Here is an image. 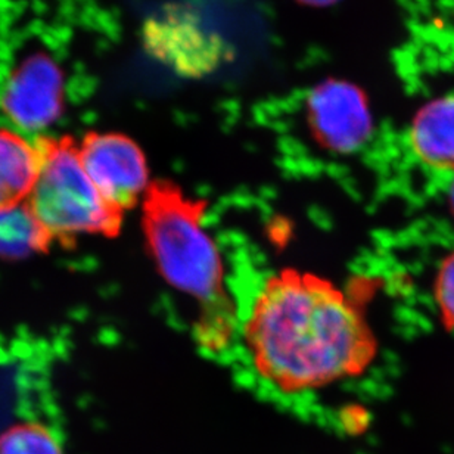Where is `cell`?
Here are the masks:
<instances>
[{"label": "cell", "instance_id": "cell-4", "mask_svg": "<svg viewBox=\"0 0 454 454\" xmlns=\"http://www.w3.org/2000/svg\"><path fill=\"white\" fill-rule=\"evenodd\" d=\"M66 102V75L48 52L35 51L18 59L0 86V111L11 127L43 133L59 120Z\"/></svg>", "mask_w": 454, "mask_h": 454}, {"label": "cell", "instance_id": "cell-6", "mask_svg": "<svg viewBox=\"0 0 454 454\" xmlns=\"http://www.w3.org/2000/svg\"><path fill=\"white\" fill-rule=\"evenodd\" d=\"M309 124L325 149L351 153L366 144L372 117L364 93L345 82H328L311 93Z\"/></svg>", "mask_w": 454, "mask_h": 454}, {"label": "cell", "instance_id": "cell-11", "mask_svg": "<svg viewBox=\"0 0 454 454\" xmlns=\"http://www.w3.org/2000/svg\"><path fill=\"white\" fill-rule=\"evenodd\" d=\"M435 298L442 322L447 328L454 329V253L447 255L440 266L435 280Z\"/></svg>", "mask_w": 454, "mask_h": 454}, {"label": "cell", "instance_id": "cell-8", "mask_svg": "<svg viewBox=\"0 0 454 454\" xmlns=\"http://www.w3.org/2000/svg\"><path fill=\"white\" fill-rule=\"evenodd\" d=\"M39 168V142L13 127L0 126V208L28 200Z\"/></svg>", "mask_w": 454, "mask_h": 454}, {"label": "cell", "instance_id": "cell-12", "mask_svg": "<svg viewBox=\"0 0 454 454\" xmlns=\"http://www.w3.org/2000/svg\"><path fill=\"white\" fill-rule=\"evenodd\" d=\"M449 200H450L451 213L454 215V177L450 180V188H449Z\"/></svg>", "mask_w": 454, "mask_h": 454}, {"label": "cell", "instance_id": "cell-9", "mask_svg": "<svg viewBox=\"0 0 454 454\" xmlns=\"http://www.w3.org/2000/svg\"><path fill=\"white\" fill-rule=\"evenodd\" d=\"M52 240L26 202L0 208V258L24 260L44 253Z\"/></svg>", "mask_w": 454, "mask_h": 454}, {"label": "cell", "instance_id": "cell-7", "mask_svg": "<svg viewBox=\"0 0 454 454\" xmlns=\"http://www.w3.org/2000/svg\"><path fill=\"white\" fill-rule=\"evenodd\" d=\"M416 160L428 170L454 177V95L420 108L409 135Z\"/></svg>", "mask_w": 454, "mask_h": 454}, {"label": "cell", "instance_id": "cell-1", "mask_svg": "<svg viewBox=\"0 0 454 454\" xmlns=\"http://www.w3.org/2000/svg\"><path fill=\"white\" fill-rule=\"evenodd\" d=\"M254 369L284 393H304L362 375L376 340L362 311L338 286L285 269L264 280L244 324Z\"/></svg>", "mask_w": 454, "mask_h": 454}, {"label": "cell", "instance_id": "cell-10", "mask_svg": "<svg viewBox=\"0 0 454 454\" xmlns=\"http://www.w3.org/2000/svg\"><path fill=\"white\" fill-rule=\"evenodd\" d=\"M0 454H64V450L46 427L28 422L0 434Z\"/></svg>", "mask_w": 454, "mask_h": 454}, {"label": "cell", "instance_id": "cell-5", "mask_svg": "<svg viewBox=\"0 0 454 454\" xmlns=\"http://www.w3.org/2000/svg\"><path fill=\"white\" fill-rule=\"evenodd\" d=\"M79 153L89 179L114 208L131 210L148 191V164L142 149L120 133H89L79 144Z\"/></svg>", "mask_w": 454, "mask_h": 454}, {"label": "cell", "instance_id": "cell-3", "mask_svg": "<svg viewBox=\"0 0 454 454\" xmlns=\"http://www.w3.org/2000/svg\"><path fill=\"white\" fill-rule=\"evenodd\" d=\"M40 168L27 204L53 240L79 236L115 238L124 213L114 208L89 179L79 144L70 137H40Z\"/></svg>", "mask_w": 454, "mask_h": 454}, {"label": "cell", "instance_id": "cell-13", "mask_svg": "<svg viewBox=\"0 0 454 454\" xmlns=\"http://www.w3.org/2000/svg\"><path fill=\"white\" fill-rule=\"evenodd\" d=\"M302 2H307V4H333L335 0H302Z\"/></svg>", "mask_w": 454, "mask_h": 454}, {"label": "cell", "instance_id": "cell-2", "mask_svg": "<svg viewBox=\"0 0 454 454\" xmlns=\"http://www.w3.org/2000/svg\"><path fill=\"white\" fill-rule=\"evenodd\" d=\"M140 204L146 248L162 279L227 322L223 260L207 231L204 201L173 182L155 180Z\"/></svg>", "mask_w": 454, "mask_h": 454}]
</instances>
